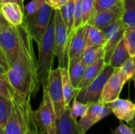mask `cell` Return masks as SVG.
<instances>
[{"instance_id":"obj_3","label":"cell","mask_w":135,"mask_h":134,"mask_svg":"<svg viewBox=\"0 0 135 134\" xmlns=\"http://www.w3.org/2000/svg\"><path fill=\"white\" fill-rule=\"evenodd\" d=\"M32 107L31 99L17 94L12 99V109L3 130L4 134H25L28 110Z\"/></svg>"},{"instance_id":"obj_5","label":"cell","mask_w":135,"mask_h":134,"mask_svg":"<svg viewBox=\"0 0 135 134\" xmlns=\"http://www.w3.org/2000/svg\"><path fill=\"white\" fill-rule=\"evenodd\" d=\"M33 118L40 128L45 134H55L56 115L53 103L45 87H43V97L37 110L32 112Z\"/></svg>"},{"instance_id":"obj_29","label":"cell","mask_w":135,"mask_h":134,"mask_svg":"<svg viewBox=\"0 0 135 134\" xmlns=\"http://www.w3.org/2000/svg\"><path fill=\"white\" fill-rule=\"evenodd\" d=\"M94 13V0H82V24H88Z\"/></svg>"},{"instance_id":"obj_41","label":"cell","mask_w":135,"mask_h":134,"mask_svg":"<svg viewBox=\"0 0 135 134\" xmlns=\"http://www.w3.org/2000/svg\"><path fill=\"white\" fill-rule=\"evenodd\" d=\"M131 126H132V128L134 129V132H135V118L133 119V121L131 122Z\"/></svg>"},{"instance_id":"obj_45","label":"cell","mask_w":135,"mask_h":134,"mask_svg":"<svg viewBox=\"0 0 135 134\" xmlns=\"http://www.w3.org/2000/svg\"><path fill=\"white\" fill-rule=\"evenodd\" d=\"M2 28H2V27H1V26H0V30H2Z\"/></svg>"},{"instance_id":"obj_17","label":"cell","mask_w":135,"mask_h":134,"mask_svg":"<svg viewBox=\"0 0 135 134\" xmlns=\"http://www.w3.org/2000/svg\"><path fill=\"white\" fill-rule=\"evenodd\" d=\"M103 103H100L99 101L97 103H93L89 105L88 111L86 114L81 118L80 121L78 122L81 130L85 133L93 126L99 122V115L100 110L103 107Z\"/></svg>"},{"instance_id":"obj_28","label":"cell","mask_w":135,"mask_h":134,"mask_svg":"<svg viewBox=\"0 0 135 134\" xmlns=\"http://www.w3.org/2000/svg\"><path fill=\"white\" fill-rule=\"evenodd\" d=\"M89 105V104L81 103V102L78 101V100L74 99L71 106H70V113H71L72 117L76 120L78 117H80V118L83 117L88 111Z\"/></svg>"},{"instance_id":"obj_22","label":"cell","mask_w":135,"mask_h":134,"mask_svg":"<svg viewBox=\"0 0 135 134\" xmlns=\"http://www.w3.org/2000/svg\"><path fill=\"white\" fill-rule=\"evenodd\" d=\"M104 58V45H97V46L85 47V51L83 53L82 60L87 66Z\"/></svg>"},{"instance_id":"obj_34","label":"cell","mask_w":135,"mask_h":134,"mask_svg":"<svg viewBox=\"0 0 135 134\" xmlns=\"http://www.w3.org/2000/svg\"><path fill=\"white\" fill-rule=\"evenodd\" d=\"M122 1H123V0H94V6H95L94 15L99 12L104 11L105 9H108L114 6L115 5H116L117 3H119Z\"/></svg>"},{"instance_id":"obj_4","label":"cell","mask_w":135,"mask_h":134,"mask_svg":"<svg viewBox=\"0 0 135 134\" xmlns=\"http://www.w3.org/2000/svg\"><path fill=\"white\" fill-rule=\"evenodd\" d=\"M55 38L54 51L58 58L59 67H67V54L70 43V34L66 25L62 19L59 9H54Z\"/></svg>"},{"instance_id":"obj_7","label":"cell","mask_w":135,"mask_h":134,"mask_svg":"<svg viewBox=\"0 0 135 134\" xmlns=\"http://www.w3.org/2000/svg\"><path fill=\"white\" fill-rule=\"evenodd\" d=\"M53 12V7L47 3H45L36 13L31 16L24 17V22L26 24L32 37L36 44L44 36Z\"/></svg>"},{"instance_id":"obj_37","label":"cell","mask_w":135,"mask_h":134,"mask_svg":"<svg viewBox=\"0 0 135 134\" xmlns=\"http://www.w3.org/2000/svg\"><path fill=\"white\" fill-rule=\"evenodd\" d=\"M0 65L2 66H3L6 70H8L9 65L7 63V61H6V58L4 54L2 53V51H1V49H0Z\"/></svg>"},{"instance_id":"obj_35","label":"cell","mask_w":135,"mask_h":134,"mask_svg":"<svg viewBox=\"0 0 135 134\" xmlns=\"http://www.w3.org/2000/svg\"><path fill=\"white\" fill-rule=\"evenodd\" d=\"M112 134H135V132L132 127H130L121 122L115 130L112 131Z\"/></svg>"},{"instance_id":"obj_38","label":"cell","mask_w":135,"mask_h":134,"mask_svg":"<svg viewBox=\"0 0 135 134\" xmlns=\"http://www.w3.org/2000/svg\"><path fill=\"white\" fill-rule=\"evenodd\" d=\"M2 3H6V2H15L20 5V6L23 9H25V5H24V0H2Z\"/></svg>"},{"instance_id":"obj_18","label":"cell","mask_w":135,"mask_h":134,"mask_svg":"<svg viewBox=\"0 0 135 134\" xmlns=\"http://www.w3.org/2000/svg\"><path fill=\"white\" fill-rule=\"evenodd\" d=\"M61 76H62V85L65 105L66 107H69L70 106V103L73 101L74 99L76 98V96L79 93L80 89L75 88L72 85L70 79L67 67L61 68Z\"/></svg>"},{"instance_id":"obj_11","label":"cell","mask_w":135,"mask_h":134,"mask_svg":"<svg viewBox=\"0 0 135 134\" xmlns=\"http://www.w3.org/2000/svg\"><path fill=\"white\" fill-rule=\"evenodd\" d=\"M126 26L122 18L117 20L114 23L102 29L106 36V42L104 45V62L105 64H109L111 56L119 43L123 38V34L126 30Z\"/></svg>"},{"instance_id":"obj_44","label":"cell","mask_w":135,"mask_h":134,"mask_svg":"<svg viewBox=\"0 0 135 134\" xmlns=\"http://www.w3.org/2000/svg\"><path fill=\"white\" fill-rule=\"evenodd\" d=\"M2 4V0H0V6H1Z\"/></svg>"},{"instance_id":"obj_2","label":"cell","mask_w":135,"mask_h":134,"mask_svg":"<svg viewBox=\"0 0 135 134\" xmlns=\"http://www.w3.org/2000/svg\"><path fill=\"white\" fill-rule=\"evenodd\" d=\"M54 38H55V19L54 12L51 17L47 28L42 37L41 40L37 43L38 46V60H37V73L40 85L44 87L50 72L52 70L55 59L54 51Z\"/></svg>"},{"instance_id":"obj_19","label":"cell","mask_w":135,"mask_h":134,"mask_svg":"<svg viewBox=\"0 0 135 134\" xmlns=\"http://www.w3.org/2000/svg\"><path fill=\"white\" fill-rule=\"evenodd\" d=\"M104 66H105V62L104 58H101L97 62L89 66H87L85 70L83 77L78 85V88L81 90L85 87H87L100 73Z\"/></svg>"},{"instance_id":"obj_32","label":"cell","mask_w":135,"mask_h":134,"mask_svg":"<svg viewBox=\"0 0 135 134\" xmlns=\"http://www.w3.org/2000/svg\"><path fill=\"white\" fill-rule=\"evenodd\" d=\"M81 25H82V0H74V17L72 32Z\"/></svg>"},{"instance_id":"obj_1","label":"cell","mask_w":135,"mask_h":134,"mask_svg":"<svg viewBox=\"0 0 135 134\" xmlns=\"http://www.w3.org/2000/svg\"><path fill=\"white\" fill-rule=\"evenodd\" d=\"M17 28L19 38L18 54L6 75L17 95L32 99L40 88L37 73V60L33 47L34 40L24 21Z\"/></svg>"},{"instance_id":"obj_20","label":"cell","mask_w":135,"mask_h":134,"mask_svg":"<svg viewBox=\"0 0 135 134\" xmlns=\"http://www.w3.org/2000/svg\"><path fill=\"white\" fill-rule=\"evenodd\" d=\"M129 57H130V54L127 51V49L126 47V45L123 38L119 41L116 47L115 48L111 56L109 64L115 70H119Z\"/></svg>"},{"instance_id":"obj_42","label":"cell","mask_w":135,"mask_h":134,"mask_svg":"<svg viewBox=\"0 0 135 134\" xmlns=\"http://www.w3.org/2000/svg\"><path fill=\"white\" fill-rule=\"evenodd\" d=\"M46 3H47L48 5H50L51 6V0H44Z\"/></svg>"},{"instance_id":"obj_33","label":"cell","mask_w":135,"mask_h":134,"mask_svg":"<svg viewBox=\"0 0 135 134\" xmlns=\"http://www.w3.org/2000/svg\"><path fill=\"white\" fill-rule=\"evenodd\" d=\"M46 2L44 0H31L26 6H25V9H24L25 17H28L34 14Z\"/></svg>"},{"instance_id":"obj_31","label":"cell","mask_w":135,"mask_h":134,"mask_svg":"<svg viewBox=\"0 0 135 134\" xmlns=\"http://www.w3.org/2000/svg\"><path fill=\"white\" fill-rule=\"evenodd\" d=\"M32 112H33V110L32 107H30L28 112V115H27L26 130H25V134H44V133H43L36 124L34 118H33Z\"/></svg>"},{"instance_id":"obj_27","label":"cell","mask_w":135,"mask_h":134,"mask_svg":"<svg viewBox=\"0 0 135 134\" xmlns=\"http://www.w3.org/2000/svg\"><path fill=\"white\" fill-rule=\"evenodd\" d=\"M123 40L131 57H135V28H127L123 34Z\"/></svg>"},{"instance_id":"obj_9","label":"cell","mask_w":135,"mask_h":134,"mask_svg":"<svg viewBox=\"0 0 135 134\" xmlns=\"http://www.w3.org/2000/svg\"><path fill=\"white\" fill-rule=\"evenodd\" d=\"M0 49L4 54L9 68L18 54L19 38L17 27L11 25L0 30Z\"/></svg>"},{"instance_id":"obj_13","label":"cell","mask_w":135,"mask_h":134,"mask_svg":"<svg viewBox=\"0 0 135 134\" xmlns=\"http://www.w3.org/2000/svg\"><path fill=\"white\" fill-rule=\"evenodd\" d=\"M123 13V1L117 3L114 6L104 11L96 13L88 23L100 29H104L107 26L122 18Z\"/></svg>"},{"instance_id":"obj_24","label":"cell","mask_w":135,"mask_h":134,"mask_svg":"<svg viewBox=\"0 0 135 134\" xmlns=\"http://www.w3.org/2000/svg\"><path fill=\"white\" fill-rule=\"evenodd\" d=\"M85 68L86 65L83 62L82 58L80 61L67 66L70 81L75 88H78V85L83 77Z\"/></svg>"},{"instance_id":"obj_23","label":"cell","mask_w":135,"mask_h":134,"mask_svg":"<svg viewBox=\"0 0 135 134\" xmlns=\"http://www.w3.org/2000/svg\"><path fill=\"white\" fill-rule=\"evenodd\" d=\"M59 12L62 21L67 27L69 34L70 35L73 30L74 17V0H68V2L59 9Z\"/></svg>"},{"instance_id":"obj_8","label":"cell","mask_w":135,"mask_h":134,"mask_svg":"<svg viewBox=\"0 0 135 134\" xmlns=\"http://www.w3.org/2000/svg\"><path fill=\"white\" fill-rule=\"evenodd\" d=\"M44 87L48 92L49 96L53 103L56 118H58L64 113L65 110L67 108L64 101L60 67L51 70L49 73L47 84Z\"/></svg>"},{"instance_id":"obj_43","label":"cell","mask_w":135,"mask_h":134,"mask_svg":"<svg viewBox=\"0 0 135 134\" xmlns=\"http://www.w3.org/2000/svg\"><path fill=\"white\" fill-rule=\"evenodd\" d=\"M0 134H4V130L1 126H0Z\"/></svg>"},{"instance_id":"obj_46","label":"cell","mask_w":135,"mask_h":134,"mask_svg":"<svg viewBox=\"0 0 135 134\" xmlns=\"http://www.w3.org/2000/svg\"><path fill=\"white\" fill-rule=\"evenodd\" d=\"M44 134H45V133H44Z\"/></svg>"},{"instance_id":"obj_39","label":"cell","mask_w":135,"mask_h":134,"mask_svg":"<svg viewBox=\"0 0 135 134\" xmlns=\"http://www.w3.org/2000/svg\"><path fill=\"white\" fill-rule=\"evenodd\" d=\"M6 72H7V70H6L3 66H2L0 65V73H2V74H6Z\"/></svg>"},{"instance_id":"obj_36","label":"cell","mask_w":135,"mask_h":134,"mask_svg":"<svg viewBox=\"0 0 135 134\" xmlns=\"http://www.w3.org/2000/svg\"><path fill=\"white\" fill-rule=\"evenodd\" d=\"M0 26L3 28H8L9 26H11L9 24V23L6 21V19L5 18V17L3 16L2 11H1V9H0Z\"/></svg>"},{"instance_id":"obj_12","label":"cell","mask_w":135,"mask_h":134,"mask_svg":"<svg viewBox=\"0 0 135 134\" xmlns=\"http://www.w3.org/2000/svg\"><path fill=\"white\" fill-rule=\"evenodd\" d=\"M126 83L127 81L123 77L119 70H115L104 87L99 102L103 104H108L119 98L122 89Z\"/></svg>"},{"instance_id":"obj_6","label":"cell","mask_w":135,"mask_h":134,"mask_svg":"<svg viewBox=\"0 0 135 134\" xmlns=\"http://www.w3.org/2000/svg\"><path fill=\"white\" fill-rule=\"evenodd\" d=\"M114 71L115 69L110 64H105L100 73L87 87L80 90L75 99L86 104L98 102L108 79Z\"/></svg>"},{"instance_id":"obj_14","label":"cell","mask_w":135,"mask_h":134,"mask_svg":"<svg viewBox=\"0 0 135 134\" xmlns=\"http://www.w3.org/2000/svg\"><path fill=\"white\" fill-rule=\"evenodd\" d=\"M114 115L121 122L131 123L135 118V103L130 100L118 98L108 103Z\"/></svg>"},{"instance_id":"obj_30","label":"cell","mask_w":135,"mask_h":134,"mask_svg":"<svg viewBox=\"0 0 135 134\" xmlns=\"http://www.w3.org/2000/svg\"><path fill=\"white\" fill-rule=\"evenodd\" d=\"M15 94L14 90L7 80L6 75L0 73V95L9 100H12Z\"/></svg>"},{"instance_id":"obj_40","label":"cell","mask_w":135,"mask_h":134,"mask_svg":"<svg viewBox=\"0 0 135 134\" xmlns=\"http://www.w3.org/2000/svg\"><path fill=\"white\" fill-rule=\"evenodd\" d=\"M57 2H58V0H51V6L53 7V9L55 7Z\"/></svg>"},{"instance_id":"obj_10","label":"cell","mask_w":135,"mask_h":134,"mask_svg":"<svg viewBox=\"0 0 135 134\" xmlns=\"http://www.w3.org/2000/svg\"><path fill=\"white\" fill-rule=\"evenodd\" d=\"M88 24H82L70 35L67 54V66L80 61L85 49V37Z\"/></svg>"},{"instance_id":"obj_16","label":"cell","mask_w":135,"mask_h":134,"mask_svg":"<svg viewBox=\"0 0 135 134\" xmlns=\"http://www.w3.org/2000/svg\"><path fill=\"white\" fill-rule=\"evenodd\" d=\"M1 11L9 23L14 27L20 26L24 21V10L19 4L15 2H6L0 6Z\"/></svg>"},{"instance_id":"obj_21","label":"cell","mask_w":135,"mask_h":134,"mask_svg":"<svg viewBox=\"0 0 135 134\" xmlns=\"http://www.w3.org/2000/svg\"><path fill=\"white\" fill-rule=\"evenodd\" d=\"M105 42L106 36L104 31L92 24H88L85 37V47L97 45H104Z\"/></svg>"},{"instance_id":"obj_25","label":"cell","mask_w":135,"mask_h":134,"mask_svg":"<svg viewBox=\"0 0 135 134\" xmlns=\"http://www.w3.org/2000/svg\"><path fill=\"white\" fill-rule=\"evenodd\" d=\"M12 109V100L0 95V126L4 128Z\"/></svg>"},{"instance_id":"obj_26","label":"cell","mask_w":135,"mask_h":134,"mask_svg":"<svg viewBox=\"0 0 135 134\" xmlns=\"http://www.w3.org/2000/svg\"><path fill=\"white\" fill-rule=\"evenodd\" d=\"M119 70L127 82L133 80L135 75V57L130 56Z\"/></svg>"},{"instance_id":"obj_15","label":"cell","mask_w":135,"mask_h":134,"mask_svg":"<svg viewBox=\"0 0 135 134\" xmlns=\"http://www.w3.org/2000/svg\"><path fill=\"white\" fill-rule=\"evenodd\" d=\"M55 134H85L78 122L72 117L70 107L59 118H56Z\"/></svg>"}]
</instances>
